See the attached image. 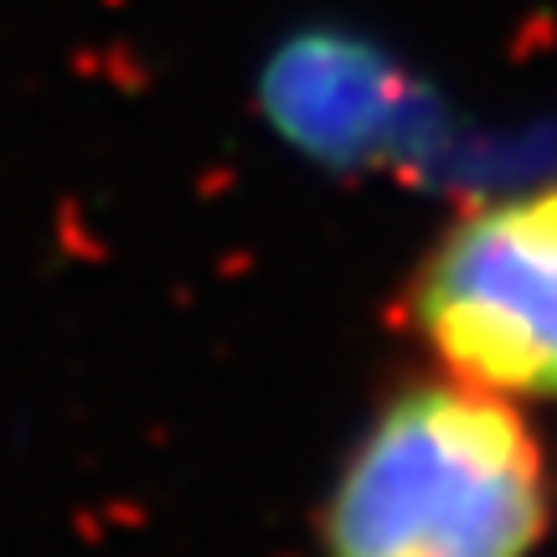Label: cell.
<instances>
[{
	"label": "cell",
	"instance_id": "cell-2",
	"mask_svg": "<svg viewBox=\"0 0 557 557\" xmlns=\"http://www.w3.org/2000/svg\"><path fill=\"white\" fill-rule=\"evenodd\" d=\"M408 305L455 382L506 403L557 398V181L459 212Z\"/></svg>",
	"mask_w": 557,
	"mask_h": 557
},
{
	"label": "cell",
	"instance_id": "cell-1",
	"mask_svg": "<svg viewBox=\"0 0 557 557\" xmlns=\"http://www.w3.org/2000/svg\"><path fill=\"white\" fill-rule=\"evenodd\" d=\"M542 532L547 480L527 418L455 377L387 403L325 506V557H532Z\"/></svg>",
	"mask_w": 557,
	"mask_h": 557
}]
</instances>
